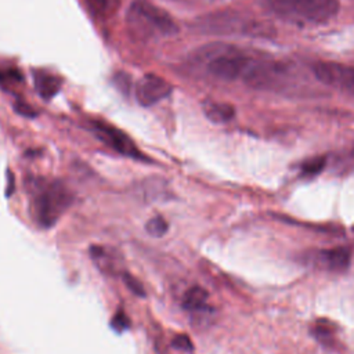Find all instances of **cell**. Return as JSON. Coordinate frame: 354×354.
<instances>
[{
	"label": "cell",
	"instance_id": "cell-10",
	"mask_svg": "<svg viewBox=\"0 0 354 354\" xmlns=\"http://www.w3.org/2000/svg\"><path fill=\"white\" fill-rule=\"evenodd\" d=\"M35 86H36L37 93L44 100H50L59 91L61 80L51 73L37 72V73H35Z\"/></svg>",
	"mask_w": 354,
	"mask_h": 354
},
{
	"label": "cell",
	"instance_id": "cell-16",
	"mask_svg": "<svg viewBox=\"0 0 354 354\" xmlns=\"http://www.w3.org/2000/svg\"><path fill=\"white\" fill-rule=\"evenodd\" d=\"M313 336L322 344H332L333 340V328L332 325H324V321H318V324L311 330Z\"/></svg>",
	"mask_w": 354,
	"mask_h": 354
},
{
	"label": "cell",
	"instance_id": "cell-5",
	"mask_svg": "<svg viewBox=\"0 0 354 354\" xmlns=\"http://www.w3.org/2000/svg\"><path fill=\"white\" fill-rule=\"evenodd\" d=\"M196 28L201 32L213 35H230L241 32L242 35L266 36L268 33L267 25L235 12H216L202 17L196 21Z\"/></svg>",
	"mask_w": 354,
	"mask_h": 354
},
{
	"label": "cell",
	"instance_id": "cell-7",
	"mask_svg": "<svg viewBox=\"0 0 354 354\" xmlns=\"http://www.w3.org/2000/svg\"><path fill=\"white\" fill-rule=\"evenodd\" d=\"M91 127L94 134L116 152L133 159H147L131 141V138L122 130L104 122H93Z\"/></svg>",
	"mask_w": 354,
	"mask_h": 354
},
{
	"label": "cell",
	"instance_id": "cell-2",
	"mask_svg": "<svg viewBox=\"0 0 354 354\" xmlns=\"http://www.w3.org/2000/svg\"><path fill=\"white\" fill-rule=\"evenodd\" d=\"M281 19L297 25H318L332 19L339 11V0H263Z\"/></svg>",
	"mask_w": 354,
	"mask_h": 354
},
{
	"label": "cell",
	"instance_id": "cell-11",
	"mask_svg": "<svg viewBox=\"0 0 354 354\" xmlns=\"http://www.w3.org/2000/svg\"><path fill=\"white\" fill-rule=\"evenodd\" d=\"M207 292L201 286L189 288L183 297V307L191 313H203L207 306Z\"/></svg>",
	"mask_w": 354,
	"mask_h": 354
},
{
	"label": "cell",
	"instance_id": "cell-12",
	"mask_svg": "<svg viewBox=\"0 0 354 354\" xmlns=\"http://www.w3.org/2000/svg\"><path fill=\"white\" fill-rule=\"evenodd\" d=\"M203 112L206 118L214 123H225L231 120L235 115L234 106L225 102H205L203 104Z\"/></svg>",
	"mask_w": 354,
	"mask_h": 354
},
{
	"label": "cell",
	"instance_id": "cell-18",
	"mask_svg": "<svg viewBox=\"0 0 354 354\" xmlns=\"http://www.w3.org/2000/svg\"><path fill=\"white\" fill-rule=\"evenodd\" d=\"M111 328L115 332L122 333L130 328V318L126 315V313L119 310L118 313H115V315L111 319Z\"/></svg>",
	"mask_w": 354,
	"mask_h": 354
},
{
	"label": "cell",
	"instance_id": "cell-3",
	"mask_svg": "<svg viewBox=\"0 0 354 354\" xmlns=\"http://www.w3.org/2000/svg\"><path fill=\"white\" fill-rule=\"evenodd\" d=\"M127 22L133 32L140 36H171L177 32L173 18L159 7L144 1H134L127 12Z\"/></svg>",
	"mask_w": 354,
	"mask_h": 354
},
{
	"label": "cell",
	"instance_id": "cell-9",
	"mask_svg": "<svg viewBox=\"0 0 354 354\" xmlns=\"http://www.w3.org/2000/svg\"><path fill=\"white\" fill-rule=\"evenodd\" d=\"M351 253L347 248L339 246L319 253V260L332 271H344L350 264Z\"/></svg>",
	"mask_w": 354,
	"mask_h": 354
},
{
	"label": "cell",
	"instance_id": "cell-13",
	"mask_svg": "<svg viewBox=\"0 0 354 354\" xmlns=\"http://www.w3.org/2000/svg\"><path fill=\"white\" fill-rule=\"evenodd\" d=\"M166 181L162 178L147 180L142 184V194L147 201H155V199H163V195L169 196V191L166 189Z\"/></svg>",
	"mask_w": 354,
	"mask_h": 354
},
{
	"label": "cell",
	"instance_id": "cell-8",
	"mask_svg": "<svg viewBox=\"0 0 354 354\" xmlns=\"http://www.w3.org/2000/svg\"><path fill=\"white\" fill-rule=\"evenodd\" d=\"M171 93L170 84L160 76L145 75L136 88L137 101L144 106H151Z\"/></svg>",
	"mask_w": 354,
	"mask_h": 354
},
{
	"label": "cell",
	"instance_id": "cell-21",
	"mask_svg": "<svg viewBox=\"0 0 354 354\" xmlns=\"http://www.w3.org/2000/svg\"><path fill=\"white\" fill-rule=\"evenodd\" d=\"M15 111H17L18 113L24 115V116H35V115H36L30 106H28V105H25V104H21V102H18V104L15 105Z\"/></svg>",
	"mask_w": 354,
	"mask_h": 354
},
{
	"label": "cell",
	"instance_id": "cell-14",
	"mask_svg": "<svg viewBox=\"0 0 354 354\" xmlns=\"http://www.w3.org/2000/svg\"><path fill=\"white\" fill-rule=\"evenodd\" d=\"M86 4L95 17L106 18L116 11L119 0H86Z\"/></svg>",
	"mask_w": 354,
	"mask_h": 354
},
{
	"label": "cell",
	"instance_id": "cell-19",
	"mask_svg": "<svg viewBox=\"0 0 354 354\" xmlns=\"http://www.w3.org/2000/svg\"><path fill=\"white\" fill-rule=\"evenodd\" d=\"M122 278H123V281H124V285L127 286V289L131 292V293H134L136 296H140V297H144L145 296V290H144V288H142V285H141V282L138 281V279H136L133 275H130L129 272H124L123 275H122Z\"/></svg>",
	"mask_w": 354,
	"mask_h": 354
},
{
	"label": "cell",
	"instance_id": "cell-1",
	"mask_svg": "<svg viewBox=\"0 0 354 354\" xmlns=\"http://www.w3.org/2000/svg\"><path fill=\"white\" fill-rule=\"evenodd\" d=\"M72 201L73 195L64 183L39 180L32 192L30 212L40 227L48 228L58 221Z\"/></svg>",
	"mask_w": 354,
	"mask_h": 354
},
{
	"label": "cell",
	"instance_id": "cell-6",
	"mask_svg": "<svg viewBox=\"0 0 354 354\" xmlns=\"http://www.w3.org/2000/svg\"><path fill=\"white\" fill-rule=\"evenodd\" d=\"M311 71L322 84L354 94V66L335 61H317L311 65Z\"/></svg>",
	"mask_w": 354,
	"mask_h": 354
},
{
	"label": "cell",
	"instance_id": "cell-15",
	"mask_svg": "<svg viewBox=\"0 0 354 354\" xmlns=\"http://www.w3.org/2000/svg\"><path fill=\"white\" fill-rule=\"evenodd\" d=\"M145 231L153 238H162L169 231V223L162 216H155L145 224Z\"/></svg>",
	"mask_w": 354,
	"mask_h": 354
},
{
	"label": "cell",
	"instance_id": "cell-4",
	"mask_svg": "<svg viewBox=\"0 0 354 354\" xmlns=\"http://www.w3.org/2000/svg\"><path fill=\"white\" fill-rule=\"evenodd\" d=\"M203 57L207 61V72L213 77L225 82L243 79L253 59V57H249L231 46H216L205 51Z\"/></svg>",
	"mask_w": 354,
	"mask_h": 354
},
{
	"label": "cell",
	"instance_id": "cell-22",
	"mask_svg": "<svg viewBox=\"0 0 354 354\" xmlns=\"http://www.w3.org/2000/svg\"><path fill=\"white\" fill-rule=\"evenodd\" d=\"M12 187H14V178H12L11 173H8V189H7V195H11Z\"/></svg>",
	"mask_w": 354,
	"mask_h": 354
},
{
	"label": "cell",
	"instance_id": "cell-20",
	"mask_svg": "<svg viewBox=\"0 0 354 354\" xmlns=\"http://www.w3.org/2000/svg\"><path fill=\"white\" fill-rule=\"evenodd\" d=\"M171 346L177 350H184V351H192L194 350V344H192L191 339L187 335H177L173 339Z\"/></svg>",
	"mask_w": 354,
	"mask_h": 354
},
{
	"label": "cell",
	"instance_id": "cell-17",
	"mask_svg": "<svg viewBox=\"0 0 354 354\" xmlns=\"http://www.w3.org/2000/svg\"><path fill=\"white\" fill-rule=\"evenodd\" d=\"M326 165V158L325 156H317L306 160L301 165V173L304 176H315L324 170Z\"/></svg>",
	"mask_w": 354,
	"mask_h": 354
}]
</instances>
